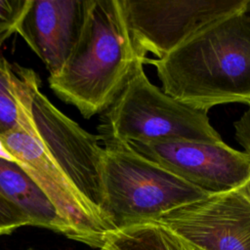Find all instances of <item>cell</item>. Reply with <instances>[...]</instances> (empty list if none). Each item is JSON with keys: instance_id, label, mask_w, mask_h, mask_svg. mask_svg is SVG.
I'll return each mask as SVG.
<instances>
[{"instance_id": "obj_7", "label": "cell", "mask_w": 250, "mask_h": 250, "mask_svg": "<svg viewBox=\"0 0 250 250\" xmlns=\"http://www.w3.org/2000/svg\"><path fill=\"white\" fill-rule=\"evenodd\" d=\"M0 145L50 199L67 227V238L98 249L105 244L114 227L76 190L27 129L18 122L0 135Z\"/></svg>"}, {"instance_id": "obj_8", "label": "cell", "mask_w": 250, "mask_h": 250, "mask_svg": "<svg viewBox=\"0 0 250 250\" xmlns=\"http://www.w3.org/2000/svg\"><path fill=\"white\" fill-rule=\"evenodd\" d=\"M126 145L209 194L240 188L250 179V155L224 142H130Z\"/></svg>"}, {"instance_id": "obj_21", "label": "cell", "mask_w": 250, "mask_h": 250, "mask_svg": "<svg viewBox=\"0 0 250 250\" xmlns=\"http://www.w3.org/2000/svg\"><path fill=\"white\" fill-rule=\"evenodd\" d=\"M33 250H34V249H33Z\"/></svg>"}, {"instance_id": "obj_4", "label": "cell", "mask_w": 250, "mask_h": 250, "mask_svg": "<svg viewBox=\"0 0 250 250\" xmlns=\"http://www.w3.org/2000/svg\"><path fill=\"white\" fill-rule=\"evenodd\" d=\"M102 211L115 229L156 221L210 195L126 144L104 143Z\"/></svg>"}, {"instance_id": "obj_10", "label": "cell", "mask_w": 250, "mask_h": 250, "mask_svg": "<svg viewBox=\"0 0 250 250\" xmlns=\"http://www.w3.org/2000/svg\"><path fill=\"white\" fill-rule=\"evenodd\" d=\"M87 0H29L16 33L58 73L73 51L85 20Z\"/></svg>"}, {"instance_id": "obj_9", "label": "cell", "mask_w": 250, "mask_h": 250, "mask_svg": "<svg viewBox=\"0 0 250 250\" xmlns=\"http://www.w3.org/2000/svg\"><path fill=\"white\" fill-rule=\"evenodd\" d=\"M188 247L250 250V199L239 189L210 194L156 220Z\"/></svg>"}, {"instance_id": "obj_15", "label": "cell", "mask_w": 250, "mask_h": 250, "mask_svg": "<svg viewBox=\"0 0 250 250\" xmlns=\"http://www.w3.org/2000/svg\"><path fill=\"white\" fill-rule=\"evenodd\" d=\"M25 226H30L26 215L0 192V235L11 234Z\"/></svg>"}, {"instance_id": "obj_14", "label": "cell", "mask_w": 250, "mask_h": 250, "mask_svg": "<svg viewBox=\"0 0 250 250\" xmlns=\"http://www.w3.org/2000/svg\"><path fill=\"white\" fill-rule=\"evenodd\" d=\"M29 0H0V47L14 33Z\"/></svg>"}, {"instance_id": "obj_17", "label": "cell", "mask_w": 250, "mask_h": 250, "mask_svg": "<svg viewBox=\"0 0 250 250\" xmlns=\"http://www.w3.org/2000/svg\"><path fill=\"white\" fill-rule=\"evenodd\" d=\"M239 189L250 199V179Z\"/></svg>"}, {"instance_id": "obj_1", "label": "cell", "mask_w": 250, "mask_h": 250, "mask_svg": "<svg viewBox=\"0 0 250 250\" xmlns=\"http://www.w3.org/2000/svg\"><path fill=\"white\" fill-rule=\"evenodd\" d=\"M144 63L155 67L165 94L192 108L250 105V19L242 11L217 20L165 58Z\"/></svg>"}, {"instance_id": "obj_11", "label": "cell", "mask_w": 250, "mask_h": 250, "mask_svg": "<svg viewBox=\"0 0 250 250\" xmlns=\"http://www.w3.org/2000/svg\"><path fill=\"white\" fill-rule=\"evenodd\" d=\"M0 192L29 219L30 226L68 237V229L50 199L13 159L0 156Z\"/></svg>"}, {"instance_id": "obj_3", "label": "cell", "mask_w": 250, "mask_h": 250, "mask_svg": "<svg viewBox=\"0 0 250 250\" xmlns=\"http://www.w3.org/2000/svg\"><path fill=\"white\" fill-rule=\"evenodd\" d=\"M10 82L18 104V122L40 143L76 190L103 213L104 149L99 135L87 132L58 109L41 92L33 69L11 64Z\"/></svg>"}, {"instance_id": "obj_13", "label": "cell", "mask_w": 250, "mask_h": 250, "mask_svg": "<svg viewBox=\"0 0 250 250\" xmlns=\"http://www.w3.org/2000/svg\"><path fill=\"white\" fill-rule=\"evenodd\" d=\"M11 63L0 54V135L18 125L19 113L16 99L11 91Z\"/></svg>"}, {"instance_id": "obj_19", "label": "cell", "mask_w": 250, "mask_h": 250, "mask_svg": "<svg viewBox=\"0 0 250 250\" xmlns=\"http://www.w3.org/2000/svg\"><path fill=\"white\" fill-rule=\"evenodd\" d=\"M190 250H200V249H197V248H193V247H189Z\"/></svg>"}, {"instance_id": "obj_16", "label": "cell", "mask_w": 250, "mask_h": 250, "mask_svg": "<svg viewBox=\"0 0 250 250\" xmlns=\"http://www.w3.org/2000/svg\"><path fill=\"white\" fill-rule=\"evenodd\" d=\"M235 129V139L250 155V105L244 114L233 123Z\"/></svg>"}, {"instance_id": "obj_6", "label": "cell", "mask_w": 250, "mask_h": 250, "mask_svg": "<svg viewBox=\"0 0 250 250\" xmlns=\"http://www.w3.org/2000/svg\"><path fill=\"white\" fill-rule=\"evenodd\" d=\"M248 0H120L138 57L160 60L222 18L244 11Z\"/></svg>"}, {"instance_id": "obj_20", "label": "cell", "mask_w": 250, "mask_h": 250, "mask_svg": "<svg viewBox=\"0 0 250 250\" xmlns=\"http://www.w3.org/2000/svg\"><path fill=\"white\" fill-rule=\"evenodd\" d=\"M29 250H33V249H29Z\"/></svg>"}, {"instance_id": "obj_2", "label": "cell", "mask_w": 250, "mask_h": 250, "mask_svg": "<svg viewBox=\"0 0 250 250\" xmlns=\"http://www.w3.org/2000/svg\"><path fill=\"white\" fill-rule=\"evenodd\" d=\"M140 61L120 0H87L79 39L48 81L61 100L91 118L112 104Z\"/></svg>"}, {"instance_id": "obj_12", "label": "cell", "mask_w": 250, "mask_h": 250, "mask_svg": "<svg viewBox=\"0 0 250 250\" xmlns=\"http://www.w3.org/2000/svg\"><path fill=\"white\" fill-rule=\"evenodd\" d=\"M98 250H190L172 230L157 221L112 231Z\"/></svg>"}, {"instance_id": "obj_18", "label": "cell", "mask_w": 250, "mask_h": 250, "mask_svg": "<svg viewBox=\"0 0 250 250\" xmlns=\"http://www.w3.org/2000/svg\"><path fill=\"white\" fill-rule=\"evenodd\" d=\"M244 14L250 19V0H248V2H247V5L244 10Z\"/></svg>"}, {"instance_id": "obj_5", "label": "cell", "mask_w": 250, "mask_h": 250, "mask_svg": "<svg viewBox=\"0 0 250 250\" xmlns=\"http://www.w3.org/2000/svg\"><path fill=\"white\" fill-rule=\"evenodd\" d=\"M140 61L98 127L104 143L223 142L208 111L188 106L150 83Z\"/></svg>"}]
</instances>
